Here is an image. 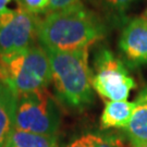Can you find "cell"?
Wrapping results in <instances>:
<instances>
[{"mask_svg":"<svg viewBox=\"0 0 147 147\" xmlns=\"http://www.w3.org/2000/svg\"><path fill=\"white\" fill-rule=\"evenodd\" d=\"M134 108V101H107L100 117V127L125 130L131 120Z\"/></svg>","mask_w":147,"mask_h":147,"instance_id":"cell-8","label":"cell"},{"mask_svg":"<svg viewBox=\"0 0 147 147\" xmlns=\"http://www.w3.org/2000/svg\"><path fill=\"white\" fill-rule=\"evenodd\" d=\"M134 104L133 115L124 131L132 142L147 143V86L140 90Z\"/></svg>","mask_w":147,"mask_h":147,"instance_id":"cell-10","label":"cell"},{"mask_svg":"<svg viewBox=\"0 0 147 147\" xmlns=\"http://www.w3.org/2000/svg\"><path fill=\"white\" fill-rule=\"evenodd\" d=\"M19 7L35 14L47 13L50 10V0H16Z\"/></svg>","mask_w":147,"mask_h":147,"instance_id":"cell-14","label":"cell"},{"mask_svg":"<svg viewBox=\"0 0 147 147\" xmlns=\"http://www.w3.org/2000/svg\"><path fill=\"white\" fill-rule=\"evenodd\" d=\"M89 1H90V2H92V3H93V2H94V0H89Z\"/></svg>","mask_w":147,"mask_h":147,"instance_id":"cell-19","label":"cell"},{"mask_svg":"<svg viewBox=\"0 0 147 147\" xmlns=\"http://www.w3.org/2000/svg\"><path fill=\"white\" fill-rule=\"evenodd\" d=\"M60 109L46 89L16 96L14 129L57 137Z\"/></svg>","mask_w":147,"mask_h":147,"instance_id":"cell-4","label":"cell"},{"mask_svg":"<svg viewBox=\"0 0 147 147\" xmlns=\"http://www.w3.org/2000/svg\"><path fill=\"white\" fill-rule=\"evenodd\" d=\"M144 16L145 19H147V8L145 9V11H144V13H143V16Z\"/></svg>","mask_w":147,"mask_h":147,"instance_id":"cell-18","label":"cell"},{"mask_svg":"<svg viewBox=\"0 0 147 147\" xmlns=\"http://www.w3.org/2000/svg\"><path fill=\"white\" fill-rule=\"evenodd\" d=\"M11 1H12V0H0V13L3 12L5 9H8L7 5H8V3L11 2Z\"/></svg>","mask_w":147,"mask_h":147,"instance_id":"cell-16","label":"cell"},{"mask_svg":"<svg viewBox=\"0 0 147 147\" xmlns=\"http://www.w3.org/2000/svg\"><path fill=\"white\" fill-rule=\"evenodd\" d=\"M0 81L16 96L46 89L51 82L46 49L37 42L19 53L0 56Z\"/></svg>","mask_w":147,"mask_h":147,"instance_id":"cell-3","label":"cell"},{"mask_svg":"<svg viewBox=\"0 0 147 147\" xmlns=\"http://www.w3.org/2000/svg\"><path fill=\"white\" fill-rule=\"evenodd\" d=\"M5 147H60L57 137L14 129Z\"/></svg>","mask_w":147,"mask_h":147,"instance_id":"cell-11","label":"cell"},{"mask_svg":"<svg viewBox=\"0 0 147 147\" xmlns=\"http://www.w3.org/2000/svg\"><path fill=\"white\" fill-rule=\"evenodd\" d=\"M42 19L24 8L5 9L0 13V56L19 53L37 42Z\"/></svg>","mask_w":147,"mask_h":147,"instance_id":"cell-6","label":"cell"},{"mask_svg":"<svg viewBox=\"0 0 147 147\" xmlns=\"http://www.w3.org/2000/svg\"><path fill=\"white\" fill-rule=\"evenodd\" d=\"M16 95L0 81V147H5L14 130Z\"/></svg>","mask_w":147,"mask_h":147,"instance_id":"cell-9","label":"cell"},{"mask_svg":"<svg viewBox=\"0 0 147 147\" xmlns=\"http://www.w3.org/2000/svg\"><path fill=\"white\" fill-rule=\"evenodd\" d=\"M64 147H123V144L116 137L87 133L73 140Z\"/></svg>","mask_w":147,"mask_h":147,"instance_id":"cell-13","label":"cell"},{"mask_svg":"<svg viewBox=\"0 0 147 147\" xmlns=\"http://www.w3.org/2000/svg\"><path fill=\"white\" fill-rule=\"evenodd\" d=\"M119 49L129 65L147 64V19L136 16L125 23L119 38Z\"/></svg>","mask_w":147,"mask_h":147,"instance_id":"cell-7","label":"cell"},{"mask_svg":"<svg viewBox=\"0 0 147 147\" xmlns=\"http://www.w3.org/2000/svg\"><path fill=\"white\" fill-rule=\"evenodd\" d=\"M94 69L93 88L108 101L126 100L132 89L136 87V82L130 75L125 64L109 48L102 47L97 51Z\"/></svg>","mask_w":147,"mask_h":147,"instance_id":"cell-5","label":"cell"},{"mask_svg":"<svg viewBox=\"0 0 147 147\" xmlns=\"http://www.w3.org/2000/svg\"><path fill=\"white\" fill-rule=\"evenodd\" d=\"M84 7L82 0H50V10L61 11Z\"/></svg>","mask_w":147,"mask_h":147,"instance_id":"cell-15","label":"cell"},{"mask_svg":"<svg viewBox=\"0 0 147 147\" xmlns=\"http://www.w3.org/2000/svg\"><path fill=\"white\" fill-rule=\"evenodd\" d=\"M131 142V147H147L146 142Z\"/></svg>","mask_w":147,"mask_h":147,"instance_id":"cell-17","label":"cell"},{"mask_svg":"<svg viewBox=\"0 0 147 147\" xmlns=\"http://www.w3.org/2000/svg\"><path fill=\"white\" fill-rule=\"evenodd\" d=\"M107 23L94 11L84 7L49 11L42 19L37 42L46 49L78 51L89 49L107 35Z\"/></svg>","mask_w":147,"mask_h":147,"instance_id":"cell-1","label":"cell"},{"mask_svg":"<svg viewBox=\"0 0 147 147\" xmlns=\"http://www.w3.org/2000/svg\"><path fill=\"white\" fill-rule=\"evenodd\" d=\"M135 1L136 0H94L93 3L112 22H122L125 13Z\"/></svg>","mask_w":147,"mask_h":147,"instance_id":"cell-12","label":"cell"},{"mask_svg":"<svg viewBox=\"0 0 147 147\" xmlns=\"http://www.w3.org/2000/svg\"><path fill=\"white\" fill-rule=\"evenodd\" d=\"M46 51L57 97L75 109H84L92 105L94 88L92 85L93 72L88 65V49L78 51L46 49Z\"/></svg>","mask_w":147,"mask_h":147,"instance_id":"cell-2","label":"cell"}]
</instances>
